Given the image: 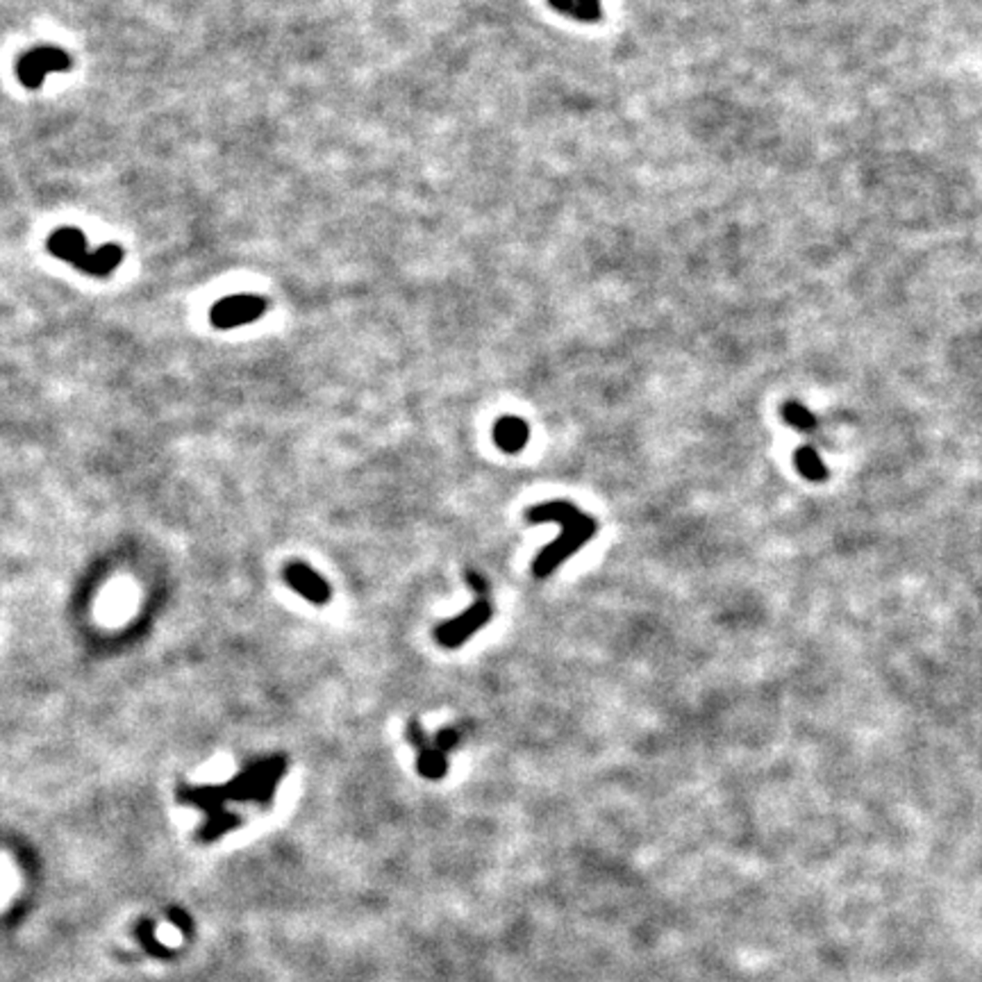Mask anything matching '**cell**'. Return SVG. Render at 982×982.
Returning <instances> with one entry per match:
<instances>
[{
	"mask_svg": "<svg viewBox=\"0 0 982 982\" xmlns=\"http://www.w3.org/2000/svg\"><path fill=\"white\" fill-rule=\"evenodd\" d=\"M48 250L62 262L73 264L86 276L105 277L123 262V248L116 244L100 246L98 250H86L85 232L77 227H59L48 236Z\"/></svg>",
	"mask_w": 982,
	"mask_h": 982,
	"instance_id": "7a4b0ae2",
	"label": "cell"
},
{
	"mask_svg": "<svg viewBox=\"0 0 982 982\" xmlns=\"http://www.w3.org/2000/svg\"><path fill=\"white\" fill-rule=\"evenodd\" d=\"M409 739L416 744L418 748V771L423 773L426 777H441L446 773V757H444V750L441 748H427L426 744V736H423V732L418 730L416 723H412V727H409Z\"/></svg>",
	"mask_w": 982,
	"mask_h": 982,
	"instance_id": "ba28073f",
	"label": "cell"
},
{
	"mask_svg": "<svg viewBox=\"0 0 982 982\" xmlns=\"http://www.w3.org/2000/svg\"><path fill=\"white\" fill-rule=\"evenodd\" d=\"M266 312V303L264 298L253 294H239V296H227V298L218 300L216 305L209 312V321L218 330H230V327L246 326L250 321H257L262 314Z\"/></svg>",
	"mask_w": 982,
	"mask_h": 982,
	"instance_id": "5b68a950",
	"label": "cell"
},
{
	"mask_svg": "<svg viewBox=\"0 0 982 982\" xmlns=\"http://www.w3.org/2000/svg\"><path fill=\"white\" fill-rule=\"evenodd\" d=\"M282 576L285 582L294 591H298L305 600H309L312 605H327L332 598V586L327 585L326 577L321 573L314 571L309 564L294 559V562H286L282 568Z\"/></svg>",
	"mask_w": 982,
	"mask_h": 982,
	"instance_id": "8992f818",
	"label": "cell"
},
{
	"mask_svg": "<svg viewBox=\"0 0 982 982\" xmlns=\"http://www.w3.org/2000/svg\"><path fill=\"white\" fill-rule=\"evenodd\" d=\"M491 621V603L486 598H477L468 609H464L459 616L441 623L435 630L436 641L446 648H457L468 636L476 635L480 627H485Z\"/></svg>",
	"mask_w": 982,
	"mask_h": 982,
	"instance_id": "277c9868",
	"label": "cell"
},
{
	"mask_svg": "<svg viewBox=\"0 0 982 982\" xmlns=\"http://www.w3.org/2000/svg\"><path fill=\"white\" fill-rule=\"evenodd\" d=\"M527 521L532 523H544V521H557L562 526L557 539L550 546H546L535 559V576L546 577L564 562V559L571 557L576 550H580L586 541L594 536L596 532V521L589 518L586 514H580L571 503H562V500H553V503L535 505L526 512Z\"/></svg>",
	"mask_w": 982,
	"mask_h": 982,
	"instance_id": "6da1fadb",
	"label": "cell"
},
{
	"mask_svg": "<svg viewBox=\"0 0 982 982\" xmlns=\"http://www.w3.org/2000/svg\"><path fill=\"white\" fill-rule=\"evenodd\" d=\"M71 57H68L62 48L44 45V48L27 50V53L18 59L16 75L23 86H27V89H39L48 73H64L71 68Z\"/></svg>",
	"mask_w": 982,
	"mask_h": 982,
	"instance_id": "3957f363",
	"label": "cell"
},
{
	"mask_svg": "<svg viewBox=\"0 0 982 982\" xmlns=\"http://www.w3.org/2000/svg\"><path fill=\"white\" fill-rule=\"evenodd\" d=\"M530 439V427L518 416H503L494 426V441L505 453H518Z\"/></svg>",
	"mask_w": 982,
	"mask_h": 982,
	"instance_id": "52a82bcc",
	"label": "cell"
},
{
	"mask_svg": "<svg viewBox=\"0 0 982 982\" xmlns=\"http://www.w3.org/2000/svg\"><path fill=\"white\" fill-rule=\"evenodd\" d=\"M550 7H555L562 14H571V16L580 18V21H598L603 9H600V0H548Z\"/></svg>",
	"mask_w": 982,
	"mask_h": 982,
	"instance_id": "9c48e42d",
	"label": "cell"
},
{
	"mask_svg": "<svg viewBox=\"0 0 982 982\" xmlns=\"http://www.w3.org/2000/svg\"><path fill=\"white\" fill-rule=\"evenodd\" d=\"M794 462H796V468H798L807 480H826V476H827L826 464L821 462L817 450L809 448V446H800V448H796Z\"/></svg>",
	"mask_w": 982,
	"mask_h": 982,
	"instance_id": "30bf717a",
	"label": "cell"
},
{
	"mask_svg": "<svg viewBox=\"0 0 982 982\" xmlns=\"http://www.w3.org/2000/svg\"><path fill=\"white\" fill-rule=\"evenodd\" d=\"M466 577H468V585H471V586H473V589H476V591H477V594H480V596H482V598H485V591H486V585H485V580H482V577H480V576H477V573H466Z\"/></svg>",
	"mask_w": 982,
	"mask_h": 982,
	"instance_id": "7c38bea8",
	"label": "cell"
},
{
	"mask_svg": "<svg viewBox=\"0 0 982 982\" xmlns=\"http://www.w3.org/2000/svg\"><path fill=\"white\" fill-rule=\"evenodd\" d=\"M782 418H785L789 426H794L796 430L807 432L817 427V418H814V414L809 412L807 407H803L800 403H794V400L782 405Z\"/></svg>",
	"mask_w": 982,
	"mask_h": 982,
	"instance_id": "8fae6325",
	"label": "cell"
}]
</instances>
